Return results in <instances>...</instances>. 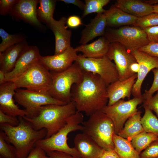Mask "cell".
<instances>
[{
	"mask_svg": "<svg viewBox=\"0 0 158 158\" xmlns=\"http://www.w3.org/2000/svg\"><path fill=\"white\" fill-rule=\"evenodd\" d=\"M152 71L154 75L153 82L150 89L146 90L142 95L143 101L150 97L155 92L158 91V68L154 69Z\"/></svg>",
	"mask_w": 158,
	"mask_h": 158,
	"instance_id": "cell-36",
	"label": "cell"
},
{
	"mask_svg": "<svg viewBox=\"0 0 158 158\" xmlns=\"http://www.w3.org/2000/svg\"><path fill=\"white\" fill-rule=\"evenodd\" d=\"M153 9V12L158 13V4L152 5Z\"/></svg>",
	"mask_w": 158,
	"mask_h": 158,
	"instance_id": "cell-49",
	"label": "cell"
},
{
	"mask_svg": "<svg viewBox=\"0 0 158 158\" xmlns=\"http://www.w3.org/2000/svg\"><path fill=\"white\" fill-rule=\"evenodd\" d=\"M16 101L23 107L27 113L26 117L36 116L40 107L49 104L64 105L65 103L57 100L48 93L17 88L14 96Z\"/></svg>",
	"mask_w": 158,
	"mask_h": 158,
	"instance_id": "cell-9",
	"label": "cell"
},
{
	"mask_svg": "<svg viewBox=\"0 0 158 158\" xmlns=\"http://www.w3.org/2000/svg\"><path fill=\"white\" fill-rule=\"evenodd\" d=\"M60 1L67 4H71L74 5L83 10L85 5V2L80 0H61Z\"/></svg>",
	"mask_w": 158,
	"mask_h": 158,
	"instance_id": "cell-46",
	"label": "cell"
},
{
	"mask_svg": "<svg viewBox=\"0 0 158 158\" xmlns=\"http://www.w3.org/2000/svg\"><path fill=\"white\" fill-rule=\"evenodd\" d=\"M39 1L36 0H19L14 6L12 11L24 20L37 26H40L41 24L37 17V8Z\"/></svg>",
	"mask_w": 158,
	"mask_h": 158,
	"instance_id": "cell-21",
	"label": "cell"
},
{
	"mask_svg": "<svg viewBox=\"0 0 158 158\" xmlns=\"http://www.w3.org/2000/svg\"><path fill=\"white\" fill-rule=\"evenodd\" d=\"M158 158V157H155V158Z\"/></svg>",
	"mask_w": 158,
	"mask_h": 158,
	"instance_id": "cell-52",
	"label": "cell"
},
{
	"mask_svg": "<svg viewBox=\"0 0 158 158\" xmlns=\"http://www.w3.org/2000/svg\"><path fill=\"white\" fill-rule=\"evenodd\" d=\"M83 71L82 81L72 87L71 100L77 111L84 112L90 116L107 105L108 86L99 75Z\"/></svg>",
	"mask_w": 158,
	"mask_h": 158,
	"instance_id": "cell-1",
	"label": "cell"
},
{
	"mask_svg": "<svg viewBox=\"0 0 158 158\" xmlns=\"http://www.w3.org/2000/svg\"><path fill=\"white\" fill-rule=\"evenodd\" d=\"M0 158H17L16 149L5 140L4 133L0 131Z\"/></svg>",
	"mask_w": 158,
	"mask_h": 158,
	"instance_id": "cell-33",
	"label": "cell"
},
{
	"mask_svg": "<svg viewBox=\"0 0 158 158\" xmlns=\"http://www.w3.org/2000/svg\"><path fill=\"white\" fill-rule=\"evenodd\" d=\"M51 73L52 79L49 94L55 99L66 104L71 102L72 87L82 81L83 77L82 70L75 62L64 71Z\"/></svg>",
	"mask_w": 158,
	"mask_h": 158,
	"instance_id": "cell-6",
	"label": "cell"
},
{
	"mask_svg": "<svg viewBox=\"0 0 158 158\" xmlns=\"http://www.w3.org/2000/svg\"><path fill=\"white\" fill-rule=\"evenodd\" d=\"M0 36L2 40L0 44V53L11 47L25 40L22 36L10 34L1 28L0 29Z\"/></svg>",
	"mask_w": 158,
	"mask_h": 158,
	"instance_id": "cell-32",
	"label": "cell"
},
{
	"mask_svg": "<svg viewBox=\"0 0 158 158\" xmlns=\"http://www.w3.org/2000/svg\"><path fill=\"white\" fill-rule=\"evenodd\" d=\"M52 79L51 73L39 60L32 64L13 82L17 88H25L29 90L48 93Z\"/></svg>",
	"mask_w": 158,
	"mask_h": 158,
	"instance_id": "cell-7",
	"label": "cell"
},
{
	"mask_svg": "<svg viewBox=\"0 0 158 158\" xmlns=\"http://www.w3.org/2000/svg\"><path fill=\"white\" fill-rule=\"evenodd\" d=\"M140 158H154L158 157V139L153 142L140 154Z\"/></svg>",
	"mask_w": 158,
	"mask_h": 158,
	"instance_id": "cell-35",
	"label": "cell"
},
{
	"mask_svg": "<svg viewBox=\"0 0 158 158\" xmlns=\"http://www.w3.org/2000/svg\"><path fill=\"white\" fill-rule=\"evenodd\" d=\"M125 13L141 18L153 13L152 5L139 0H118L114 5Z\"/></svg>",
	"mask_w": 158,
	"mask_h": 158,
	"instance_id": "cell-22",
	"label": "cell"
},
{
	"mask_svg": "<svg viewBox=\"0 0 158 158\" xmlns=\"http://www.w3.org/2000/svg\"><path fill=\"white\" fill-rule=\"evenodd\" d=\"M110 43L118 42L131 53L150 42L144 30L138 27L125 26L117 29H109L104 36Z\"/></svg>",
	"mask_w": 158,
	"mask_h": 158,
	"instance_id": "cell-8",
	"label": "cell"
},
{
	"mask_svg": "<svg viewBox=\"0 0 158 158\" xmlns=\"http://www.w3.org/2000/svg\"><path fill=\"white\" fill-rule=\"evenodd\" d=\"M19 0H0V14L1 15H6L12 11L14 6Z\"/></svg>",
	"mask_w": 158,
	"mask_h": 158,
	"instance_id": "cell-37",
	"label": "cell"
},
{
	"mask_svg": "<svg viewBox=\"0 0 158 158\" xmlns=\"http://www.w3.org/2000/svg\"><path fill=\"white\" fill-rule=\"evenodd\" d=\"M99 158H120L114 150L103 151Z\"/></svg>",
	"mask_w": 158,
	"mask_h": 158,
	"instance_id": "cell-45",
	"label": "cell"
},
{
	"mask_svg": "<svg viewBox=\"0 0 158 158\" xmlns=\"http://www.w3.org/2000/svg\"><path fill=\"white\" fill-rule=\"evenodd\" d=\"M145 113L141 118V122L144 131L158 136V118L152 111L146 107H144Z\"/></svg>",
	"mask_w": 158,
	"mask_h": 158,
	"instance_id": "cell-30",
	"label": "cell"
},
{
	"mask_svg": "<svg viewBox=\"0 0 158 158\" xmlns=\"http://www.w3.org/2000/svg\"><path fill=\"white\" fill-rule=\"evenodd\" d=\"M46 153L47 156L51 158H80L74 157L65 152L58 151L49 152Z\"/></svg>",
	"mask_w": 158,
	"mask_h": 158,
	"instance_id": "cell-43",
	"label": "cell"
},
{
	"mask_svg": "<svg viewBox=\"0 0 158 158\" xmlns=\"http://www.w3.org/2000/svg\"><path fill=\"white\" fill-rule=\"evenodd\" d=\"M74 147L81 158H99L104 149L87 134H77L74 139Z\"/></svg>",
	"mask_w": 158,
	"mask_h": 158,
	"instance_id": "cell-19",
	"label": "cell"
},
{
	"mask_svg": "<svg viewBox=\"0 0 158 158\" xmlns=\"http://www.w3.org/2000/svg\"><path fill=\"white\" fill-rule=\"evenodd\" d=\"M110 1V0H85L82 18L92 13H103L105 11L103 7Z\"/></svg>",
	"mask_w": 158,
	"mask_h": 158,
	"instance_id": "cell-31",
	"label": "cell"
},
{
	"mask_svg": "<svg viewBox=\"0 0 158 158\" xmlns=\"http://www.w3.org/2000/svg\"><path fill=\"white\" fill-rule=\"evenodd\" d=\"M84 116L81 112H76L68 119L66 124L57 133L48 138L37 141L35 147L41 149L46 153L58 151L80 158V155L74 147H70L67 144V136L71 132L82 131L83 126L80 124L83 121Z\"/></svg>",
	"mask_w": 158,
	"mask_h": 158,
	"instance_id": "cell-4",
	"label": "cell"
},
{
	"mask_svg": "<svg viewBox=\"0 0 158 158\" xmlns=\"http://www.w3.org/2000/svg\"><path fill=\"white\" fill-rule=\"evenodd\" d=\"M106 55L111 61H114L118 73V80H123L133 75L129 71V66L137 61L124 46L118 42L110 43Z\"/></svg>",
	"mask_w": 158,
	"mask_h": 158,
	"instance_id": "cell-12",
	"label": "cell"
},
{
	"mask_svg": "<svg viewBox=\"0 0 158 158\" xmlns=\"http://www.w3.org/2000/svg\"><path fill=\"white\" fill-rule=\"evenodd\" d=\"M46 153L40 148L35 147L26 158H40Z\"/></svg>",
	"mask_w": 158,
	"mask_h": 158,
	"instance_id": "cell-44",
	"label": "cell"
},
{
	"mask_svg": "<svg viewBox=\"0 0 158 158\" xmlns=\"http://www.w3.org/2000/svg\"><path fill=\"white\" fill-rule=\"evenodd\" d=\"M17 89L13 82H7L0 85V110L9 116L23 117L27 116L26 111L19 109L13 99Z\"/></svg>",
	"mask_w": 158,
	"mask_h": 158,
	"instance_id": "cell-15",
	"label": "cell"
},
{
	"mask_svg": "<svg viewBox=\"0 0 158 158\" xmlns=\"http://www.w3.org/2000/svg\"><path fill=\"white\" fill-rule=\"evenodd\" d=\"M110 43L103 36L90 44H81L75 49L77 52H82L84 57L99 58L107 55Z\"/></svg>",
	"mask_w": 158,
	"mask_h": 158,
	"instance_id": "cell-24",
	"label": "cell"
},
{
	"mask_svg": "<svg viewBox=\"0 0 158 158\" xmlns=\"http://www.w3.org/2000/svg\"><path fill=\"white\" fill-rule=\"evenodd\" d=\"M74 103L71 102L66 104H49L41 107L37 115L31 118H23L36 130L45 128L48 138L57 133L66 123L68 118L76 112Z\"/></svg>",
	"mask_w": 158,
	"mask_h": 158,
	"instance_id": "cell-3",
	"label": "cell"
},
{
	"mask_svg": "<svg viewBox=\"0 0 158 158\" xmlns=\"http://www.w3.org/2000/svg\"><path fill=\"white\" fill-rule=\"evenodd\" d=\"M141 112L138 111L125 123L118 135L130 141L135 136L145 131L141 122Z\"/></svg>",
	"mask_w": 158,
	"mask_h": 158,
	"instance_id": "cell-26",
	"label": "cell"
},
{
	"mask_svg": "<svg viewBox=\"0 0 158 158\" xmlns=\"http://www.w3.org/2000/svg\"><path fill=\"white\" fill-rule=\"evenodd\" d=\"M153 3L155 4H158V0H154Z\"/></svg>",
	"mask_w": 158,
	"mask_h": 158,
	"instance_id": "cell-51",
	"label": "cell"
},
{
	"mask_svg": "<svg viewBox=\"0 0 158 158\" xmlns=\"http://www.w3.org/2000/svg\"><path fill=\"white\" fill-rule=\"evenodd\" d=\"M158 139L157 135L144 131L133 137L131 142L135 149L140 154L153 142Z\"/></svg>",
	"mask_w": 158,
	"mask_h": 158,
	"instance_id": "cell-28",
	"label": "cell"
},
{
	"mask_svg": "<svg viewBox=\"0 0 158 158\" xmlns=\"http://www.w3.org/2000/svg\"><path fill=\"white\" fill-rule=\"evenodd\" d=\"M83 71L100 76L107 86L119 79L118 74L114 63L105 56L97 58H90L78 55L76 60Z\"/></svg>",
	"mask_w": 158,
	"mask_h": 158,
	"instance_id": "cell-10",
	"label": "cell"
},
{
	"mask_svg": "<svg viewBox=\"0 0 158 158\" xmlns=\"http://www.w3.org/2000/svg\"><path fill=\"white\" fill-rule=\"evenodd\" d=\"M129 69L130 72L133 75L137 74L139 69L138 63L137 61L132 63L130 66Z\"/></svg>",
	"mask_w": 158,
	"mask_h": 158,
	"instance_id": "cell-47",
	"label": "cell"
},
{
	"mask_svg": "<svg viewBox=\"0 0 158 158\" xmlns=\"http://www.w3.org/2000/svg\"><path fill=\"white\" fill-rule=\"evenodd\" d=\"M139 66L137 78L132 90V94L135 97H142L141 87L146 77L151 71L158 68V58L153 57L144 52L136 50L131 53Z\"/></svg>",
	"mask_w": 158,
	"mask_h": 158,
	"instance_id": "cell-13",
	"label": "cell"
},
{
	"mask_svg": "<svg viewBox=\"0 0 158 158\" xmlns=\"http://www.w3.org/2000/svg\"><path fill=\"white\" fill-rule=\"evenodd\" d=\"M66 24L68 27L72 28H77L83 24L81 18L75 15L69 16L67 18Z\"/></svg>",
	"mask_w": 158,
	"mask_h": 158,
	"instance_id": "cell-42",
	"label": "cell"
},
{
	"mask_svg": "<svg viewBox=\"0 0 158 158\" xmlns=\"http://www.w3.org/2000/svg\"><path fill=\"white\" fill-rule=\"evenodd\" d=\"M78 56L75 48L71 47L58 54L41 56L39 61L50 71L59 72L71 66L75 61Z\"/></svg>",
	"mask_w": 158,
	"mask_h": 158,
	"instance_id": "cell-14",
	"label": "cell"
},
{
	"mask_svg": "<svg viewBox=\"0 0 158 158\" xmlns=\"http://www.w3.org/2000/svg\"><path fill=\"white\" fill-rule=\"evenodd\" d=\"M37 9V13L41 19L48 25L53 18L56 1L53 0H40Z\"/></svg>",
	"mask_w": 158,
	"mask_h": 158,
	"instance_id": "cell-29",
	"label": "cell"
},
{
	"mask_svg": "<svg viewBox=\"0 0 158 158\" xmlns=\"http://www.w3.org/2000/svg\"><path fill=\"white\" fill-rule=\"evenodd\" d=\"M67 18L62 17L59 20L54 18L49 25L53 32L55 38V45L54 55L62 53L71 47V39L72 31L68 30L65 25Z\"/></svg>",
	"mask_w": 158,
	"mask_h": 158,
	"instance_id": "cell-17",
	"label": "cell"
},
{
	"mask_svg": "<svg viewBox=\"0 0 158 158\" xmlns=\"http://www.w3.org/2000/svg\"><path fill=\"white\" fill-rule=\"evenodd\" d=\"M40 158H51L48 156H47L46 155V154H45L43 155Z\"/></svg>",
	"mask_w": 158,
	"mask_h": 158,
	"instance_id": "cell-50",
	"label": "cell"
},
{
	"mask_svg": "<svg viewBox=\"0 0 158 158\" xmlns=\"http://www.w3.org/2000/svg\"><path fill=\"white\" fill-rule=\"evenodd\" d=\"M18 118V126L0 124V130L4 132L6 141L15 147L17 158H26L35 147L36 143L45 138L47 130L45 128L36 130L23 117Z\"/></svg>",
	"mask_w": 158,
	"mask_h": 158,
	"instance_id": "cell-2",
	"label": "cell"
},
{
	"mask_svg": "<svg viewBox=\"0 0 158 158\" xmlns=\"http://www.w3.org/2000/svg\"><path fill=\"white\" fill-rule=\"evenodd\" d=\"M137 78L136 74L123 80H118L111 83L107 87L108 101L107 105L111 106L121 99H130L133 86Z\"/></svg>",
	"mask_w": 158,
	"mask_h": 158,
	"instance_id": "cell-18",
	"label": "cell"
},
{
	"mask_svg": "<svg viewBox=\"0 0 158 158\" xmlns=\"http://www.w3.org/2000/svg\"><path fill=\"white\" fill-rule=\"evenodd\" d=\"M113 141L114 150L120 158H140L131 141L114 134Z\"/></svg>",
	"mask_w": 158,
	"mask_h": 158,
	"instance_id": "cell-27",
	"label": "cell"
},
{
	"mask_svg": "<svg viewBox=\"0 0 158 158\" xmlns=\"http://www.w3.org/2000/svg\"><path fill=\"white\" fill-rule=\"evenodd\" d=\"M41 56L37 46H27L21 53L13 69L5 74L6 82H13L32 64L39 61Z\"/></svg>",
	"mask_w": 158,
	"mask_h": 158,
	"instance_id": "cell-16",
	"label": "cell"
},
{
	"mask_svg": "<svg viewBox=\"0 0 158 158\" xmlns=\"http://www.w3.org/2000/svg\"><path fill=\"white\" fill-rule=\"evenodd\" d=\"M143 106L154 111L158 118V91L154 96L144 100Z\"/></svg>",
	"mask_w": 158,
	"mask_h": 158,
	"instance_id": "cell-38",
	"label": "cell"
},
{
	"mask_svg": "<svg viewBox=\"0 0 158 158\" xmlns=\"http://www.w3.org/2000/svg\"><path fill=\"white\" fill-rule=\"evenodd\" d=\"M138 50L152 56L158 58V42H150Z\"/></svg>",
	"mask_w": 158,
	"mask_h": 158,
	"instance_id": "cell-39",
	"label": "cell"
},
{
	"mask_svg": "<svg viewBox=\"0 0 158 158\" xmlns=\"http://www.w3.org/2000/svg\"><path fill=\"white\" fill-rule=\"evenodd\" d=\"M143 102L142 97H134L127 101L120 100L112 105H107L103 108L102 111L114 123L115 134L117 135L123 128L126 121L138 112L137 107Z\"/></svg>",
	"mask_w": 158,
	"mask_h": 158,
	"instance_id": "cell-11",
	"label": "cell"
},
{
	"mask_svg": "<svg viewBox=\"0 0 158 158\" xmlns=\"http://www.w3.org/2000/svg\"><path fill=\"white\" fill-rule=\"evenodd\" d=\"M28 45L24 40L0 53V70L5 74L11 71L14 68L21 53Z\"/></svg>",
	"mask_w": 158,
	"mask_h": 158,
	"instance_id": "cell-23",
	"label": "cell"
},
{
	"mask_svg": "<svg viewBox=\"0 0 158 158\" xmlns=\"http://www.w3.org/2000/svg\"><path fill=\"white\" fill-rule=\"evenodd\" d=\"M134 25L142 29L158 25V13L153 12L143 17L138 18Z\"/></svg>",
	"mask_w": 158,
	"mask_h": 158,
	"instance_id": "cell-34",
	"label": "cell"
},
{
	"mask_svg": "<svg viewBox=\"0 0 158 158\" xmlns=\"http://www.w3.org/2000/svg\"><path fill=\"white\" fill-rule=\"evenodd\" d=\"M6 82L5 73L3 71L0 70V85L3 84Z\"/></svg>",
	"mask_w": 158,
	"mask_h": 158,
	"instance_id": "cell-48",
	"label": "cell"
},
{
	"mask_svg": "<svg viewBox=\"0 0 158 158\" xmlns=\"http://www.w3.org/2000/svg\"><path fill=\"white\" fill-rule=\"evenodd\" d=\"M103 13L106 16L107 25L111 27L134 25L138 18L125 13L114 5L105 10Z\"/></svg>",
	"mask_w": 158,
	"mask_h": 158,
	"instance_id": "cell-25",
	"label": "cell"
},
{
	"mask_svg": "<svg viewBox=\"0 0 158 158\" xmlns=\"http://www.w3.org/2000/svg\"><path fill=\"white\" fill-rule=\"evenodd\" d=\"M143 29L146 33L150 42H158V25Z\"/></svg>",
	"mask_w": 158,
	"mask_h": 158,
	"instance_id": "cell-41",
	"label": "cell"
},
{
	"mask_svg": "<svg viewBox=\"0 0 158 158\" xmlns=\"http://www.w3.org/2000/svg\"><path fill=\"white\" fill-rule=\"evenodd\" d=\"M19 120L17 117L8 115L0 110V123H6L13 126H16L19 123Z\"/></svg>",
	"mask_w": 158,
	"mask_h": 158,
	"instance_id": "cell-40",
	"label": "cell"
},
{
	"mask_svg": "<svg viewBox=\"0 0 158 158\" xmlns=\"http://www.w3.org/2000/svg\"><path fill=\"white\" fill-rule=\"evenodd\" d=\"M107 26L104 14L103 13L97 14L82 30L79 43L86 44L97 37L104 36Z\"/></svg>",
	"mask_w": 158,
	"mask_h": 158,
	"instance_id": "cell-20",
	"label": "cell"
},
{
	"mask_svg": "<svg viewBox=\"0 0 158 158\" xmlns=\"http://www.w3.org/2000/svg\"><path fill=\"white\" fill-rule=\"evenodd\" d=\"M83 133L87 134L104 150L114 149L115 128L112 120L102 110L90 116L82 123Z\"/></svg>",
	"mask_w": 158,
	"mask_h": 158,
	"instance_id": "cell-5",
	"label": "cell"
}]
</instances>
